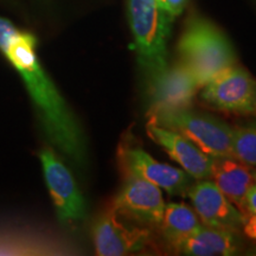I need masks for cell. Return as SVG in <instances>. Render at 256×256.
I'll list each match as a JSON object with an SVG mask.
<instances>
[{
    "instance_id": "6da1fadb",
    "label": "cell",
    "mask_w": 256,
    "mask_h": 256,
    "mask_svg": "<svg viewBox=\"0 0 256 256\" xmlns=\"http://www.w3.org/2000/svg\"><path fill=\"white\" fill-rule=\"evenodd\" d=\"M37 40L0 18V50L23 78L48 139L76 164H84L82 130L38 58Z\"/></svg>"
},
{
    "instance_id": "7a4b0ae2",
    "label": "cell",
    "mask_w": 256,
    "mask_h": 256,
    "mask_svg": "<svg viewBox=\"0 0 256 256\" xmlns=\"http://www.w3.org/2000/svg\"><path fill=\"white\" fill-rule=\"evenodd\" d=\"M127 18L146 94L168 69L171 18L158 0H127Z\"/></svg>"
},
{
    "instance_id": "3957f363",
    "label": "cell",
    "mask_w": 256,
    "mask_h": 256,
    "mask_svg": "<svg viewBox=\"0 0 256 256\" xmlns=\"http://www.w3.org/2000/svg\"><path fill=\"white\" fill-rule=\"evenodd\" d=\"M178 62L186 68L200 87L220 72L238 64L232 42L220 28L202 16H190L177 44Z\"/></svg>"
},
{
    "instance_id": "277c9868",
    "label": "cell",
    "mask_w": 256,
    "mask_h": 256,
    "mask_svg": "<svg viewBox=\"0 0 256 256\" xmlns=\"http://www.w3.org/2000/svg\"><path fill=\"white\" fill-rule=\"evenodd\" d=\"M150 120L185 136L212 158L232 156V127L218 118L188 107L156 112Z\"/></svg>"
},
{
    "instance_id": "5b68a950",
    "label": "cell",
    "mask_w": 256,
    "mask_h": 256,
    "mask_svg": "<svg viewBox=\"0 0 256 256\" xmlns=\"http://www.w3.org/2000/svg\"><path fill=\"white\" fill-rule=\"evenodd\" d=\"M202 88L200 98L214 110L256 118V78L238 63L220 72Z\"/></svg>"
},
{
    "instance_id": "8992f818",
    "label": "cell",
    "mask_w": 256,
    "mask_h": 256,
    "mask_svg": "<svg viewBox=\"0 0 256 256\" xmlns=\"http://www.w3.org/2000/svg\"><path fill=\"white\" fill-rule=\"evenodd\" d=\"M118 160L124 177H139L165 190L170 196L186 197L191 185L196 179L183 168L160 162L153 159L140 146L127 142L121 144L118 151Z\"/></svg>"
},
{
    "instance_id": "52a82bcc",
    "label": "cell",
    "mask_w": 256,
    "mask_h": 256,
    "mask_svg": "<svg viewBox=\"0 0 256 256\" xmlns=\"http://www.w3.org/2000/svg\"><path fill=\"white\" fill-rule=\"evenodd\" d=\"M165 206L159 186L142 178L127 176L110 206L124 220L150 229H158Z\"/></svg>"
},
{
    "instance_id": "ba28073f",
    "label": "cell",
    "mask_w": 256,
    "mask_h": 256,
    "mask_svg": "<svg viewBox=\"0 0 256 256\" xmlns=\"http://www.w3.org/2000/svg\"><path fill=\"white\" fill-rule=\"evenodd\" d=\"M152 229L138 226L124 218L110 206L96 220L92 228L96 254L122 256L142 252L152 243Z\"/></svg>"
},
{
    "instance_id": "9c48e42d",
    "label": "cell",
    "mask_w": 256,
    "mask_h": 256,
    "mask_svg": "<svg viewBox=\"0 0 256 256\" xmlns=\"http://www.w3.org/2000/svg\"><path fill=\"white\" fill-rule=\"evenodd\" d=\"M44 179L60 222L75 223L86 217V202L72 172L51 148L40 153Z\"/></svg>"
},
{
    "instance_id": "30bf717a",
    "label": "cell",
    "mask_w": 256,
    "mask_h": 256,
    "mask_svg": "<svg viewBox=\"0 0 256 256\" xmlns=\"http://www.w3.org/2000/svg\"><path fill=\"white\" fill-rule=\"evenodd\" d=\"M188 197L203 226L236 232L242 230L244 216L211 179L194 180Z\"/></svg>"
},
{
    "instance_id": "8fae6325",
    "label": "cell",
    "mask_w": 256,
    "mask_h": 256,
    "mask_svg": "<svg viewBox=\"0 0 256 256\" xmlns=\"http://www.w3.org/2000/svg\"><path fill=\"white\" fill-rule=\"evenodd\" d=\"M198 89L196 80L180 62L168 66L165 72L147 92L148 115L156 112L191 107Z\"/></svg>"
},
{
    "instance_id": "7c38bea8",
    "label": "cell",
    "mask_w": 256,
    "mask_h": 256,
    "mask_svg": "<svg viewBox=\"0 0 256 256\" xmlns=\"http://www.w3.org/2000/svg\"><path fill=\"white\" fill-rule=\"evenodd\" d=\"M148 136L174 159L192 178L210 179L214 158L203 152L200 147L174 130L159 126L148 120L146 124Z\"/></svg>"
},
{
    "instance_id": "4fadbf2b",
    "label": "cell",
    "mask_w": 256,
    "mask_h": 256,
    "mask_svg": "<svg viewBox=\"0 0 256 256\" xmlns=\"http://www.w3.org/2000/svg\"><path fill=\"white\" fill-rule=\"evenodd\" d=\"M210 179L246 218L249 215L246 198L256 180V170L234 156H220L214 158Z\"/></svg>"
},
{
    "instance_id": "5bb4252c",
    "label": "cell",
    "mask_w": 256,
    "mask_h": 256,
    "mask_svg": "<svg viewBox=\"0 0 256 256\" xmlns=\"http://www.w3.org/2000/svg\"><path fill=\"white\" fill-rule=\"evenodd\" d=\"M242 248L240 232L202 226L179 243L176 252L188 256H230L240 254Z\"/></svg>"
},
{
    "instance_id": "9a60e30c",
    "label": "cell",
    "mask_w": 256,
    "mask_h": 256,
    "mask_svg": "<svg viewBox=\"0 0 256 256\" xmlns=\"http://www.w3.org/2000/svg\"><path fill=\"white\" fill-rule=\"evenodd\" d=\"M202 226L203 224L192 208L184 203H168L165 206L158 230L166 244L176 252L179 243Z\"/></svg>"
},
{
    "instance_id": "2e32d148",
    "label": "cell",
    "mask_w": 256,
    "mask_h": 256,
    "mask_svg": "<svg viewBox=\"0 0 256 256\" xmlns=\"http://www.w3.org/2000/svg\"><path fill=\"white\" fill-rule=\"evenodd\" d=\"M232 151L234 158L256 168V118L232 127Z\"/></svg>"
},
{
    "instance_id": "e0dca14e",
    "label": "cell",
    "mask_w": 256,
    "mask_h": 256,
    "mask_svg": "<svg viewBox=\"0 0 256 256\" xmlns=\"http://www.w3.org/2000/svg\"><path fill=\"white\" fill-rule=\"evenodd\" d=\"M188 0H158L159 5L171 18H177L183 14Z\"/></svg>"
},
{
    "instance_id": "ac0fdd59",
    "label": "cell",
    "mask_w": 256,
    "mask_h": 256,
    "mask_svg": "<svg viewBox=\"0 0 256 256\" xmlns=\"http://www.w3.org/2000/svg\"><path fill=\"white\" fill-rule=\"evenodd\" d=\"M242 232L252 241H256V214H249L246 217Z\"/></svg>"
},
{
    "instance_id": "d6986e66",
    "label": "cell",
    "mask_w": 256,
    "mask_h": 256,
    "mask_svg": "<svg viewBox=\"0 0 256 256\" xmlns=\"http://www.w3.org/2000/svg\"><path fill=\"white\" fill-rule=\"evenodd\" d=\"M246 203H247L248 214H256V180L252 185V188H249Z\"/></svg>"
},
{
    "instance_id": "ffe728a7",
    "label": "cell",
    "mask_w": 256,
    "mask_h": 256,
    "mask_svg": "<svg viewBox=\"0 0 256 256\" xmlns=\"http://www.w3.org/2000/svg\"><path fill=\"white\" fill-rule=\"evenodd\" d=\"M247 254H248V255H256V247H252V248L249 249Z\"/></svg>"
}]
</instances>
